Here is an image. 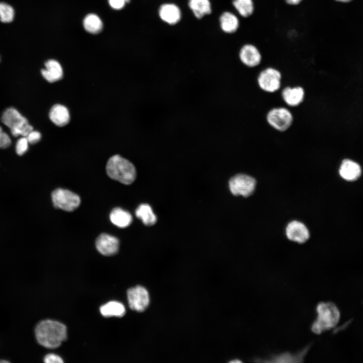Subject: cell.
I'll return each mask as SVG.
<instances>
[{"instance_id":"obj_1","label":"cell","mask_w":363,"mask_h":363,"mask_svg":"<svg viewBox=\"0 0 363 363\" xmlns=\"http://www.w3.org/2000/svg\"><path fill=\"white\" fill-rule=\"evenodd\" d=\"M38 342L48 348H55L67 339V327L63 324L51 320L39 322L35 329Z\"/></svg>"},{"instance_id":"obj_2","label":"cell","mask_w":363,"mask_h":363,"mask_svg":"<svg viewBox=\"0 0 363 363\" xmlns=\"http://www.w3.org/2000/svg\"><path fill=\"white\" fill-rule=\"evenodd\" d=\"M106 170L110 178L125 185L132 184L136 177L134 164L119 155H114L108 159Z\"/></svg>"},{"instance_id":"obj_3","label":"cell","mask_w":363,"mask_h":363,"mask_svg":"<svg viewBox=\"0 0 363 363\" xmlns=\"http://www.w3.org/2000/svg\"><path fill=\"white\" fill-rule=\"evenodd\" d=\"M317 317L312 325V331L321 334L334 327L338 323L339 311L336 305L331 302H320L316 309Z\"/></svg>"},{"instance_id":"obj_4","label":"cell","mask_w":363,"mask_h":363,"mask_svg":"<svg viewBox=\"0 0 363 363\" xmlns=\"http://www.w3.org/2000/svg\"><path fill=\"white\" fill-rule=\"evenodd\" d=\"M1 119L3 124L10 128L14 137H26L33 131V127L27 119L15 108H7L4 112Z\"/></svg>"},{"instance_id":"obj_5","label":"cell","mask_w":363,"mask_h":363,"mask_svg":"<svg viewBox=\"0 0 363 363\" xmlns=\"http://www.w3.org/2000/svg\"><path fill=\"white\" fill-rule=\"evenodd\" d=\"M266 120L273 129L279 132H284L292 125L293 115L291 111L285 107H274L268 112Z\"/></svg>"},{"instance_id":"obj_6","label":"cell","mask_w":363,"mask_h":363,"mask_svg":"<svg viewBox=\"0 0 363 363\" xmlns=\"http://www.w3.org/2000/svg\"><path fill=\"white\" fill-rule=\"evenodd\" d=\"M53 204L56 208L72 211L80 205V198L76 193L64 189H57L51 194Z\"/></svg>"},{"instance_id":"obj_7","label":"cell","mask_w":363,"mask_h":363,"mask_svg":"<svg viewBox=\"0 0 363 363\" xmlns=\"http://www.w3.org/2000/svg\"><path fill=\"white\" fill-rule=\"evenodd\" d=\"M256 181L253 177L238 174L231 177L229 181V188L231 193L235 196L247 197L254 192Z\"/></svg>"},{"instance_id":"obj_8","label":"cell","mask_w":363,"mask_h":363,"mask_svg":"<svg viewBox=\"0 0 363 363\" xmlns=\"http://www.w3.org/2000/svg\"><path fill=\"white\" fill-rule=\"evenodd\" d=\"M282 75L277 69L269 67L262 71L257 78L258 84L262 90L274 93L281 87Z\"/></svg>"},{"instance_id":"obj_9","label":"cell","mask_w":363,"mask_h":363,"mask_svg":"<svg viewBox=\"0 0 363 363\" xmlns=\"http://www.w3.org/2000/svg\"><path fill=\"white\" fill-rule=\"evenodd\" d=\"M127 298L130 308L140 312L144 311L150 302L147 290L140 285L129 288L127 290Z\"/></svg>"},{"instance_id":"obj_10","label":"cell","mask_w":363,"mask_h":363,"mask_svg":"<svg viewBox=\"0 0 363 363\" xmlns=\"http://www.w3.org/2000/svg\"><path fill=\"white\" fill-rule=\"evenodd\" d=\"M96 247L98 251L103 255H113L118 251L119 241L112 235L102 233L96 239Z\"/></svg>"},{"instance_id":"obj_11","label":"cell","mask_w":363,"mask_h":363,"mask_svg":"<svg viewBox=\"0 0 363 363\" xmlns=\"http://www.w3.org/2000/svg\"><path fill=\"white\" fill-rule=\"evenodd\" d=\"M286 234L289 240L298 243L306 242L310 237L309 231L306 226L295 220L288 224L286 228Z\"/></svg>"},{"instance_id":"obj_12","label":"cell","mask_w":363,"mask_h":363,"mask_svg":"<svg viewBox=\"0 0 363 363\" xmlns=\"http://www.w3.org/2000/svg\"><path fill=\"white\" fill-rule=\"evenodd\" d=\"M239 57L245 66L253 68L258 66L262 59L261 54L258 49L252 44H246L240 49Z\"/></svg>"},{"instance_id":"obj_13","label":"cell","mask_w":363,"mask_h":363,"mask_svg":"<svg viewBox=\"0 0 363 363\" xmlns=\"http://www.w3.org/2000/svg\"><path fill=\"white\" fill-rule=\"evenodd\" d=\"M305 90L301 86L286 87L282 91V98L285 103L289 106L299 105L304 101Z\"/></svg>"},{"instance_id":"obj_14","label":"cell","mask_w":363,"mask_h":363,"mask_svg":"<svg viewBox=\"0 0 363 363\" xmlns=\"http://www.w3.org/2000/svg\"><path fill=\"white\" fill-rule=\"evenodd\" d=\"M340 175L345 180L354 181L360 176L361 170L360 165L355 161L348 159H344L340 165Z\"/></svg>"},{"instance_id":"obj_15","label":"cell","mask_w":363,"mask_h":363,"mask_svg":"<svg viewBox=\"0 0 363 363\" xmlns=\"http://www.w3.org/2000/svg\"><path fill=\"white\" fill-rule=\"evenodd\" d=\"M45 69L41 70V74L48 82L53 83L60 80L63 71L60 64L56 60L49 59L45 63Z\"/></svg>"},{"instance_id":"obj_16","label":"cell","mask_w":363,"mask_h":363,"mask_svg":"<svg viewBox=\"0 0 363 363\" xmlns=\"http://www.w3.org/2000/svg\"><path fill=\"white\" fill-rule=\"evenodd\" d=\"M49 117L54 124L59 127L67 125L70 118L68 108L59 104H54L52 106L49 111Z\"/></svg>"},{"instance_id":"obj_17","label":"cell","mask_w":363,"mask_h":363,"mask_svg":"<svg viewBox=\"0 0 363 363\" xmlns=\"http://www.w3.org/2000/svg\"><path fill=\"white\" fill-rule=\"evenodd\" d=\"M159 14L163 21L172 25L177 23L181 17L180 10L176 5L172 4L162 5L159 9Z\"/></svg>"},{"instance_id":"obj_18","label":"cell","mask_w":363,"mask_h":363,"mask_svg":"<svg viewBox=\"0 0 363 363\" xmlns=\"http://www.w3.org/2000/svg\"><path fill=\"white\" fill-rule=\"evenodd\" d=\"M109 218L114 225L120 228L129 226L133 221L131 214L120 208H114L110 213Z\"/></svg>"},{"instance_id":"obj_19","label":"cell","mask_w":363,"mask_h":363,"mask_svg":"<svg viewBox=\"0 0 363 363\" xmlns=\"http://www.w3.org/2000/svg\"><path fill=\"white\" fill-rule=\"evenodd\" d=\"M136 216L146 225L151 226L157 221V217L151 207L147 204H142L136 209Z\"/></svg>"},{"instance_id":"obj_20","label":"cell","mask_w":363,"mask_h":363,"mask_svg":"<svg viewBox=\"0 0 363 363\" xmlns=\"http://www.w3.org/2000/svg\"><path fill=\"white\" fill-rule=\"evenodd\" d=\"M100 312L102 315L105 317H121L125 315L126 309L122 303L112 301L102 306L100 308Z\"/></svg>"},{"instance_id":"obj_21","label":"cell","mask_w":363,"mask_h":363,"mask_svg":"<svg viewBox=\"0 0 363 363\" xmlns=\"http://www.w3.org/2000/svg\"><path fill=\"white\" fill-rule=\"evenodd\" d=\"M220 26L222 30L226 33L235 32L239 26V21L237 17L233 14L226 12L223 13L220 17Z\"/></svg>"},{"instance_id":"obj_22","label":"cell","mask_w":363,"mask_h":363,"mask_svg":"<svg viewBox=\"0 0 363 363\" xmlns=\"http://www.w3.org/2000/svg\"><path fill=\"white\" fill-rule=\"evenodd\" d=\"M189 7L197 18L211 13V5L209 0H189Z\"/></svg>"},{"instance_id":"obj_23","label":"cell","mask_w":363,"mask_h":363,"mask_svg":"<svg viewBox=\"0 0 363 363\" xmlns=\"http://www.w3.org/2000/svg\"><path fill=\"white\" fill-rule=\"evenodd\" d=\"M83 26L88 32L97 34L101 31L103 24L97 15L94 14H89L84 19Z\"/></svg>"},{"instance_id":"obj_24","label":"cell","mask_w":363,"mask_h":363,"mask_svg":"<svg viewBox=\"0 0 363 363\" xmlns=\"http://www.w3.org/2000/svg\"><path fill=\"white\" fill-rule=\"evenodd\" d=\"M232 4L239 15L243 17H248L254 12L253 0H233Z\"/></svg>"},{"instance_id":"obj_25","label":"cell","mask_w":363,"mask_h":363,"mask_svg":"<svg viewBox=\"0 0 363 363\" xmlns=\"http://www.w3.org/2000/svg\"><path fill=\"white\" fill-rule=\"evenodd\" d=\"M14 17V10L9 5L0 3V20L4 23H9Z\"/></svg>"},{"instance_id":"obj_26","label":"cell","mask_w":363,"mask_h":363,"mask_svg":"<svg viewBox=\"0 0 363 363\" xmlns=\"http://www.w3.org/2000/svg\"><path fill=\"white\" fill-rule=\"evenodd\" d=\"M29 142L26 137L20 138L16 145V151L19 155H22L28 149Z\"/></svg>"},{"instance_id":"obj_27","label":"cell","mask_w":363,"mask_h":363,"mask_svg":"<svg viewBox=\"0 0 363 363\" xmlns=\"http://www.w3.org/2000/svg\"><path fill=\"white\" fill-rule=\"evenodd\" d=\"M11 140L9 135L3 131L0 126V148H6L10 146Z\"/></svg>"},{"instance_id":"obj_28","label":"cell","mask_w":363,"mask_h":363,"mask_svg":"<svg viewBox=\"0 0 363 363\" xmlns=\"http://www.w3.org/2000/svg\"><path fill=\"white\" fill-rule=\"evenodd\" d=\"M41 137V134L39 132L33 130L26 137L29 143L34 144L40 141Z\"/></svg>"},{"instance_id":"obj_29","label":"cell","mask_w":363,"mask_h":363,"mask_svg":"<svg viewBox=\"0 0 363 363\" xmlns=\"http://www.w3.org/2000/svg\"><path fill=\"white\" fill-rule=\"evenodd\" d=\"M45 363H63L64 361L59 356L54 354H48L44 358Z\"/></svg>"},{"instance_id":"obj_30","label":"cell","mask_w":363,"mask_h":363,"mask_svg":"<svg viewBox=\"0 0 363 363\" xmlns=\"http://www.w3.org/2000/svg\"><path fill=\"white\" fill-rule=\"evenodd\" d=\"M110 6L115 10H120L125 5V0H108Z\"/></svg>"},{"instance_id":"obj_31","label":"cell","mask_w":363,"mask_h":363,"mask_svg":"<svg viewBox=\"0 0 363 363\" xmlns=\"http://www.w3.org/2000/svg\"><path fill=\"white\" fill-rule=\"evenodd\" d=\"M302 0H285L289 5H296L298 4Z\"/></svg>"},{"instance_id":"obj_32","label":"cell","mask_w":363,"mask_h":363,"mask_svg":"<svg viewBox=\"0 0 363 363\" xmlns=\"http://www.w3.org/2000/svg\"><path fill=\"white\" fill-rule=\"evenodd\" d=\"M336 1L346 3V2H350L351 0H336Z\"/></svg>"},{"instance_id":"obj_33","label":"cell","mask_w":363,"mask_h":363,"mask_svg":"<svg viewBox=\"0 0 363 363\" xmlns=\"http://www.w3.org/2000/svg\"><path fill=\"white\" fill-rule=\"evenodd\" d=\"M9 362V361H7V360H0V362Z\"/></svg>"},{"instance_id":"obj_34","label":"cell","mask_w":363,"mask_h":363,"mask_svg":"<svg viewBox=\"0 0 363 363\" xmlns=\"http://www.w3.org/2000/svg\"><path fill=\"white\" fill-rule=\"evenodd\" d=\"M130 0H125L126 3H129V2H130Z\"/></svg>"}]
</instances>
